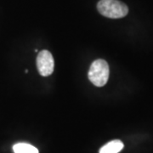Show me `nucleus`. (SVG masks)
<instances>
[{
    "mask_svg": "<svg viewBox=\"0 0 153 153\" xmlns=\"http://www.w3.org/2000/svg\"><path fill=\"white\" fill-rule=\"evenodd\" d=\"M97 10L102 16L111 19L123 18L128 13V6L118 0H100L97 4Z\"/></svg>",
    "mask_w": 153,
    "mask_h": 153,
    "instance_id": "nucleus-1",
    "label": "nucleus"
},
{
    "mask_svg": "<svg viewBox=\"0 0 153 153\" xmlns=\"http://www.w3.org/2000/svg\"><path fill=\"white\" fill-rule=\"evenodd\" d=\"M110 68L108 63L102 59L94 60L88 71V79L96 87H103L108 81Z\"/></svg>",
    "mask_w": 153,
    "mask_h": 153,
    "instance_id": "nucleus-2",
    "label": "nucleus"
},
{
    "mask_svg": "<svg viewBox=\"0 0 153 153\" xmlns=\"http://www.w3.org/2000/svg\"><path fill=\"white\" fill-rule=\"evenodd\" d=\"M37 66L41 76L51 75L55 68V61L52 54L48 50H42L37 57Z\"/></svg>",
    "mask_w": 153,
    "mask_h": 153,
    "instance_id": "nucleus-3",
    "label": "nucleus"
},
{
    "mask_svg": "<svg viewBox=\"0 0 153 153\" xmlns=\"http://www.w3.org/2000/svg\"><path fill=\"white\" fill-rule=\"evenodd\" d=\"M123 143L119 140H111L105 144L100 150V153H118L123 148Z\"/></svg>",
    "mask_w": 153,
    "mask_h": 153,
    "instance_id": "nucleus-4",
    "label": "nucleus"
},
{
    "mask_svg": "<svg viewBox=\"0 0 153 153\" xmlns=\"http://www.w3.org/2000/svg\"><path fill=\"white\" fill-rule=\"evenodd\" d=\"M15 153H38V150L35 146L27 143H18L13 146Z\"/></svg>",
    "mask_w": 153,
    "mask_h": 153,
    "instance_id": "nucleus-5",
    "label": "nucleus"
}]
</instances>
